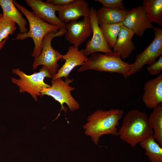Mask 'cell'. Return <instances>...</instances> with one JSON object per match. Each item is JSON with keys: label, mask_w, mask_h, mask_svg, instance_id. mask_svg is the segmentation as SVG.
<instances>
[{"label": "cell", "mask_w": 162, "mask_h": 162, "mask_svg": "<svg viewBox=\"0 0 162 162\" xmlns=\"http://www.w3.org/2000/svg\"><path fill=\"white\" fill-rule=\"evenodd\" d=\"M124 113V110L119 109L109 110H97L89 116L86 123L83 128L85 134L90 136L96 145H98L100 138L106 134L118 136L117 127Z\"/></svg>", "instance_id": "1"}, {"label": "cell", "mask_w": 162, "mask_h": 162, "mask_svg": "<svg viewBox=\"0 0 162 162\" xmlns=\"http://www.w3.org/2000/svg\"><path fill=\"white\" fill-rule=\"evenodd\" d=\"M118 136L123 141L134 147L147 138L153 135V132L144 112L137 109L128 111L123 117Z\"/></svg>", "instance_id": "2"}, {"label": "cell", "mask_w": 162, "mask_h": 162, "mask_svg": "<svg viewBox=\"0 0 162 162\" xmlns=\"http://www.w3.org/2000/svg\"><path fill=\"white\" fill-rule=\"evenodd\" d=\"M15 6L27 19L29 25V29L25 33H18L16 38L17 40H23L31 38L33 40L34 46L32 56L35 57L40 53L43 39L45 35L50 32H57L61 28L51 25L36 17L32 12L26 7L13 0Z\"/></svg>", "instance_id": "3"}, {"label": "cell", "mask_w": 162, "mask_h": 162, "mask_svg": "<svg viewBox=\"0 0 162 162\" xmlns=\"http://www.w3.org/2000/svg\"><path fill=\"white\" fill-rule=\"evenodd\" d=\"M133 65L123 61L119 53L113 52L102 54L96 52L91 54L84 64L78 70L81 72L87 70L118 73L125 78L128 77Z\"/></svg>", "instance_id": "4"}, {"label": "cell", "mask_w": 162, "mask_h": 162, "mask_svg": "<svg viewBox=\"0 0 162 162\" xmlns=\"http://www.w3.org/2000/svg\"><path fill=\"white\" fill-rule=\"evenodd\" d=\"M12 72L19 77L18 79L10 78L11 81L19 88V92L28 93L36 101H38V96L42 97L41 90L50 86L45 82V78H52L47 68L44 66L39 70V72L30 75L26 74L19 68L12 69Z\"/></svg>", "instance_id": "5"}, {"label": "cell", "mask_w": 162, "mask_h": 162, "mask_svg": "<svg viewBox=\"0 0 162 162\" xmlns=\"http://www.w3.org/2000/svg\"><path fill=\"white\" fill-rule=\"evenodd\" d=\"M67 31L66 28H62L56 33L50 32L45 35L42 41L41 52L39 56L34 57L33 70L42 65L47 68L52 77L55 75L59 66L58 62L62 59L63 55L53 48L51 41L54 38L65 34Z\"/></svg>", "instance_id": "6"}, {"label": "cell", "mask_w": 162, "mask_h": 162, "mask_svg": "<svg viewBox=\"0 0 162 162\" xmlns=\"http://www.w3.org/2000/svg\"><path fill=\"white\" fill-rule=\"evenodd\" d=\"M73 81V79H69L68 77L65 78L64 81L62 78H52L50 86L43 89L41 91L42 96L44 95L51 96L60 104L61 108L55 119L59 116L62 110L65 113L67 111L63 106L64 104H67L69 110L72 112L80 108L79 104L71 94V92L75 89L74 87L69 85Z\"/></svg>", "instance_id": "7"}, {"label": "cell", "mask_w": 162, "mask_h": 162, "mask_svg": "<svg viewBox=\"0 0 162 162\" xmlns=\"http://www.w3.org/2000/svg\"><path fill=\"white\" fill-rule=\"evenodd\" d=\"M155 37L152 42L136 57L130 68L128 77L140 71L145 65H151L162 55V29L158 27L153 28Z\"/></svg>", "instance_id": "8"}, {"label": "cell", "mask_w": 162, "mask_h": 162, "mask_svg": "<svg viewBox=\"0 0 162 162\" xmlns=\"http://www.w3.org/2000/svg\"><path fill=\"white\" fill-rule=\"evenodd\" d=\"M96 13L95 8L93 7L90 8L89 17L92 26V36L91 40L87 42L85 48L82 49L84 54L87 57L98 52L106 53L113 52L107 43L100 28Z\"/></svg>", "instance_id": "9"}, {"label": "cell", "mask_w": 162, "mask_h": 162, "mask_svg": "<svg viewBox=\"0 0 162 162\" xmlns=\"http://www.w3.org/2000/svg\"><path fill=\"white\" fill-rule=\"evenodd\" d=\"M67 32L65 37L73 46H80L92 34L90 17H84L81 20H73L66 24Z\"/></svg>", "instance_id": "10"}, {"label": "cell", "mask_w": 162, "mask_h": 162, "mask_svg": "<svg viewBox=\"0 0 162 162\" xmlns=\"http://www.w3.org/2000/svg\"><path fill=\"white\" fill-rule=\"evenodd\" d=\"M122 23L139 37H142L147 29L153 27L142 6L127 10Z\"/></svg>", "instance_id": "11"}, {"label": "cell", "mask_w": 162, "mask_h": 162, "mask_svg": "<svg viewBox=\"0 0 162 162\" xmlns=\"http://www.w3.org/2000/svg\"><path fill=\"white\" fill-rule=\"evenodd\" d=\"M25 2L33 10V13L42 20L60 28H65L66 24L57 17L56 12L59 6L43 2L41 0H25Z\"/></svg>", "instance_id": "12"}, {"label": "cell", "mask_w": 162, "mask_h": 162, "mask_svg": "<svg viewBox=\"0 0 162 162\" xmlns=\"http://www.w3.org/2000/svg\"><path fill=\"white\" fill-rule=\"evenodd\" d=\"M88 4L85 0H74L69 4L59 6L58 10V18L66 24L73 20H77L80 17H89Z\"/></svg>", "instance_id": "13"}, {"label": "cell", "mask_w": 162, "mask_h": 162, "mask_svg": "<svg viewBox=\"0 0 162 162\" xmlns=\"http://www.w3.org/2000/svg\"><path fill=\"white\" fill-rule=\"evenodd\" d=\"M87 57L83 53L82 49L72 45L69 46L66 53L63 55L62 60L65 62L62 66L58 70L52 78L68 77V76L76 67L82 65L86 61Z\"/></svg>", "instance_id": "14"}, {"label": "cell", "mask_w": 162, "mask_h": 162, "mask_svg": "<svg viewBox=\"0 0 162 162\" xmlns=\"http://www.w3.org/2000/svg\"><path fill=\"white\" fill-rule=\"evenodd\" d=\"M142 101L146 107L153 109L162 103V74L145 83Z\"/></svg>", "instance_id": "15"}, {"label": "cell", "mask_w": 162, "mask_h": 162, "mask_svg": "<svg viewBox=\"0 0 162 162\" xmlns=\"http://www.w3.org/2000/svg\"><path fill=\"white\" fill-rule=\"evenodd\" d=\"M134 34L132 31L122 26L113 47V51L119 53L121 58L123 59L128 58L136 49L134 44L132 40Z\"/></svg>", "instance_id": "16"}, {"label": "cell", "mask_w": 162, "mask_h": 162, "mask_svg": "<svg viewBox=\"0 0 162 162\" xmlns=\"http://www.w3.org/2000/svg\"><path fill=\"white\" fill-rule=\"evenodd\" d=\"M0 6L3 10V19L16 23L19 26L20 33H27V22L22 14L15 6L13 0H0Z\"/></svg>", "instance_id": "17"}, {"label": "cell", "mask_w": 162, "mask_h": 162, "mask_svg": "<svg viewBox=\"0 0 162 162\" xmlns=\"http://www.w3.org/2000/svg\"><path fill=\"white\" fill-rule=\"evenodd\" d=\"M127 10H114L104 7L96 10V16L99 26L122 22Z\"/></svg>", "instance_id": "18"}, {"label": "cell", "mask_w": 162, "mask_h": 162, "mask_svg": "<svg viewBox=\"0 0 162 162\" xmlns=\"http://www.w3.org/2000/svg\"><path fill=\"white\" fill-rule=\"evenodd\" d=\"M142 6L149 22L162 26V0H143Z\"/></svg>", "instance_id": "19"}, {"label": "cell", "mask_w": 162, "mask_h": 162, "mask_svg": "<svg viewBox=\"0 0 162 162\" xmlns=\"http://www.w3.org/2000/svg\"><path fill=\"white\" fill-rule=\"evenodd\" d=\"M148 118L149 125L153 132L155 141L162 147V106L161 104L153 109Z\"/></svg>", "instance_id": "20"}, {"label": "cell", "mask_w": 162, "mask_h": 162, "mask_svg": "<svg viewBox=\"0 0 162 162\" xmlns=\"http://www.w3.org/2000/svg\"><path fill=\"white\" fill-rule=\"evenodd\" d=\"M140 144L151 161L162 162V147L155 141L153 135L144 140Z\"/></svg>", "instance_id": "21"}, {"label": "cell", "mask_w": 162, "mask_h": 162, "mask_svg": "<svg viewBox=\"0 0 162 162\" xmlns=\"http://www.w3.org/2000/svg\"><path fill=\"white\" fill-rule=\"evenodd\" d=\"M122 26V22L99 26L105 40L111 49L114 46Z\"/></svg>", "instance_id": "22"}, {"label": "cell", "mask_w": 162, "mask_h": 162, "mask_svg": "<svg viewBox=\"0 0 162 162\" xmlns=\"http://www.w3.org/2000/svg\"><path fill=\"white\" fill-rule=\"evenodd\" d=\"M16 29L15 22L3 19L2 14H0V43L9 35L13 34Z\"/></svg>", "instance_id": "23"}, {"label": "cell", "mask_w": 162, "mask_h": 162, "mask_svg": "<svg viewBox=\"0 0 162 162\" xmlns=\"http://www.w3.org/2000/svg\"><path fill=\"white\" fill-rule=\"evenodd\" d=\"M95 1L100 3L103 5V7L106 8L119 10H126L122 0H96Z\"/></svg>", "instance_id": "24"}, {"label": "cell", "mask_w": 162, "mask_h": 162, "mask_svg": "<svg viewBox=\"0 0 162 162\" xmlns=\"http://www.w3.org/2000/svg\"><path fill=\"white\" fill-rule=\"evenodd\" d=\"M149 74L152 75H159L162 71V55L159 57L158 60L147 67Z\"/></svg>", "instance_id": "25"}, {"label": "cell", "mask_w": 162, "mask_h": 162, "mask_svg": "<svg viewBox=\"0 0 162 162\" xmlns=\"http://www.w3.org/2000/svg\"><path fill=\"white\" fill-rule=\"evenodd\" d=\"M74 0H48L45 2L52 5L61 7L67 5L73 2Z\"/></svg>", "instance_id": "26"}, {"label": "cell", "mask_w": 162, "mask_h": 162, "mask_svg": "<svg viewBox=\"0 0 162 162\" xmlns=\"http://www.w3.org/2000/svg\"><path fill=\"white\" fill-rule=\"evenodd\" d=\"M9 38L8 37L4 39L1 43H0V51L2 49L5 44L6 40Z\"/></svg>", "instance_id": "27"}]
</instances>
